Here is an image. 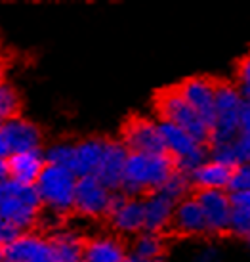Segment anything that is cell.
Listing matches in <instances>:
<instances>
[{
    "mask_svg": "<svg viewBox=\"0 0 250 262\" xmlns=\"http://www.w3.org/2000/svg\"><path fill=\"white\" fill-rule=\"evenodd\" d=\"M176 170V163L168 153H130L120 191L132 197H145L162 189Z\"/></svg>",
    "mask_w": 250,
    "mask_h": 262,
    "instance_id": "cell-1",
    "label": "cell"
},
{
    "mask_svg": "<svg viewBox=\"0 0 250 262\" xmlns=\"http://www.w3.org/2000/svg\"><path fill=\"white\" fill-rule=\"evenodd\" d=\"M42 203L35 186L6 180L0 184V219L12 222L21 232H33L38 228L42 216Z\"/></svg>",
    "mask_w": 250,
    "mask_h": 262,
    "instance_id": "cell-2",
    "label": "cell"
},
{
    "mask_svg": "<svg viewBox=\"0 0 250 262\" xmlns=\"http://www.w3.org/2000/svg\"><path fill=\"white\" fill-rule=\"evenodd\" d=\"M246 107H248V103L239 92L235 82H231V80L218 82L214 117L210 123V144L237 142Z\"/></svg>",
    "mask_w": 250,
    "mask_h": 262,
    "instance_id": "cell-3",
    "label": "cell"
},
{
    "mask_svg": "<svg viewBox=\"0 0 250 262\" xmlns=\"http://www.w3.org/2000/svg\"><path fill=\"white\" fill-rule=\"evenodd\" d=\"M77 182H79V176L71 168L46 165L38 182L35 184L42 209L59 219L73 214Z\"/></svg>",
    "mask_w": 250,
    "mask_h": 262,
    "instance_id": "cell-4",
    "label": "cell"
},
{
    "mask_svg": "<svg viewBox=\"0 0 250 262\" xmlns=\"http://www.w3.org/2000/svg\"><path fill=\"white\" fill-rule=\"evenodd\" d=\"M155 117L189 132L193 138L210 146V126L180 94L178 86L162 88L155 96Z\"/></svg>",
    "mask_w": 250,
    "mask_h": 262,
    "instance_id": "cell-5",
    "label": "cell"
},
{
    "mask_svg": "<svg viewBox=\"0 0 250 262\" xmlns=\"http://www.w3.org/2000/svg\"><path fill=\"white\" fill-rule=\"evenodd\" d=\"M161 123V134L164 142V151L168 153L172 161L176 163V168L185 174L199 167L201 163L208 159V144L193 138L189 132L180 128L172 123Z\"/></svg>",
    "mask_w": 250,
    "mask_h": 262,
    "instance_id": "cell-6",
    "label": "cell"
},
{
    "mask_svg": "<svg viewBox=\"0 0 250 262\" xmlns=\"http://www.w3.org/2000/svg\"><path fill=\"white\" fill-rule=\"evenodd\" d=\"M117 191L107 188L97 176H82L77 182L73 214L86 220H107Z\"/></svg>",
    "mask_w": 250,
    "mask_h": 262,
    "instance_id": "cell-7",
    "label": "cell"
},
{
    "mask_svg": "<svg viewBox=\"0 0 250 262\" xmlns=\"http://www.w3.org/2000/svg\"><path fill=\"white\" fill-rule=\"evenodd\" d=\"M118 140L130 153H166L157 117L132 115L122 124Z\"/></svg>",
    "mask_w": 250,
    "mask_h": 262,
    "instance_id": "cell-8",
    "label": "cell"
},
{
    "mask_svg": "<svg viewBox=\"0 0 250 262\" xmlns=\"http://www.w3.org/2000/svg\"><path fill=\"white\" fill-rule=\"evenodd\" d=\"M107 224L111 232L120 237H136L138 233L145 230L143 199L117 191L109 216H107Z\"/></svg>",
    "mask_w": 250,
    "mask_h": 262,
    "instance_id": "cell-9",
    "label": "cell"
},
{
    "mask_svg": "<svg viewBox=\"0 0 250 262\" xmlns=\"http://www.w3.org/2000/svg\"><path fill=\"white\" fill-rule=\"evenodd\" d=\"M4 251L8 262H58L50 235L38 230L23 232Z\"/></svg>",
    "mask_w": 250,
    "mask_h": 262,
    "instance_id": "cell-10",
    "label": "cell"
},
{
    "mask_svg": "<svg viewBox=\"0 0 250 262\" xmlns=\"http://www.w3.org/2000/svg\"><path fill=\"white\" fill-rule=\"evenodd\" d=\"M180 94L184 96V100L193 110L197 111L203 119H205L208 126L212 123L214 117V103H216V88H218V80H212L210 77H187L182 82L176 84Z\"/></svg>",
    "mask_w": 250,
    "mask_h": 262,
    "instance_id": "cell-11",
    "label": "cell"
},
{
    "mask_svg": "<svg viewBox=\"0 0 250 262\" xmlns=\"http://www.w3.org/2000/svg\"><path fill=\"white\" fill-rule=\"evenodd\" d=\"M170 233H174L178 237H187V239L208 235L205 212H203V207H201L197 195H189L182 201H178L172 226H170Z\"/></svg>",
    "mask_w": 250,
    "mask_h": 262,
    "instance_id": "cell-12",
    "label": "cell"
},
{
    "mask_svg": "<svg viewBox=\"0 0 250 262\" xmlns=\"http://www.w3.org/2000/svg\"><path fill=\"white\" fill-rule=\"evenodd\" d=\"M203 212H205L208 235H226L231 224V193L221 191H197Z\"/></svg>",
    "mask_w": 250,
    "mask_h": 262,
    "instance_id": "cell-13",
    "label": "cell"
},
{
    "mask_svg": "<svg viewBox=\"0 0 250 262\" xmlns=\"http://www.w3.org/2000/svg\"><path fill=\"white\" fill-rule=\"evenodd\" d=\"M0 130L6 138L12 155L44 147V136H42L40 126L27 117L19 115L15 119H10L4 124H0Z\"/></svg>",
    "mask_w": 250,
    "mask_h": 262,
    "instance_id": "cell-14",
    "label": "cell"
},
{
    "mask_svg": "<svg viewBox=\"0 0 250 262\" xmlns=\"http://www.w3.org/2000/svg\"><path fill=\"white\" fill-rule=\"evenodd\" d=\"M130 255L124 237L113 232L90 235L84 241L82 262H122Z\"/></svg>",
    "mask_w": 250,
    "mask_h": 262,
    "instance_id": "cell-15",
    "label": "cell"
},
{
    "mask_svg": "<svg viewBox=\"0 0 250 262\" xmlns=\"http://www.w3.org/2000/svg\"><path fill=\"white\" fill-rule=\"evenodd\" d=\"M128 155H130V151L126 149L124 144H122L120 140L107 138L102 165H99V168H97L96 176L107 186V188L113 189V191H120Z\"/></svg>",
    "mask_w": 250,
    "mask_h": 262,
    "instance_id": "cell-16",
    "label": "cell"
},
{
    "mask_svg": "<svg viewBox=\"0 0 250 262\" xmlns=\"http://www.w3.org/2000/svg\"><path fill=\"white\" fill-rule=\"evenodd\" d=\"M143 199V216H145V232L164 233L170 232L174 211L178 201H174L170 195H166L162 189L153 191Z\"/></svg>",
    "mask_w": 250,
    "mask_h": 262,
    "instance_id": "cell-17",
    "label": "cell"
},
{
    "mask_svg": "<svg viewBox=\"0 0 250 262\" xmlns=\"http://www.w3.org/2000/svg\"><path fill=\"white\" fill-rule=\"evenodd\" d=\"M46 155L44 147L29 149V151L14 153L8 157V167H10V180L25 186H35L38 178L46 168Z\"/></svg>",
    "mask_w": 250,
    "mask_h": 262,
    "instance_id": "cell-18",
    "label": "cell"
},
{
    "mask_svg": "<svg viewBox=\"0 0 250 262\" xmlns=\"http://www.w3.org/2000/svg\"><path fill=\"white\" fill-rule=\"evenodd\" d=\"M107 138L99 136H88L74 142V157H73V170L74 174L82 176H96L97 168L102 165L103 151H105Z\"/></svg>",
    "mask_w": 250,
    "mask_h": 262,
    "instance_id": "cell-19",
    "label": "cell"
},
{
    "mask_svg": "<svg viewBox=\"0 0 250 262\" xmlns=\"http://www.w3.org/2000/svg\"><path fill=\"white\" fill-rule=\"evenodd\" d=\"M231 170L233 168L208 157L205 163H201L195 170L189 172V180L197 191H221V189L228 191Z\"/></svg>",
    "mask_w": 250,
    "mask_h": 262,
    "instance_id": "cell-20",
    "label": "cell"
},
{
    "mask_svg": "<svg viewBox=\"0 0 250 262\" xmlns=\"http://www.w3.org/2000/svg\"><path fill=\"white\" fill-rule=\"evenodd\" d=\"M50 239L58 262H82L86 237L81 232H77L74 228L61 226L59 230L50 233Z\"/></svg>",
    "mask_w": 250,
    "mask_h": 262,
    "instance_id": "cell-21",
    "label": "cell"
},
{
    "mask_svg": "<svg viewBox=\"0 0 250 262\" xmlns=\"http://www.w3.org/2000/svg\"><path fill=\"white\" fill-rule=\"evenodd\" d=\"M128 249H130V255L143 262H162L166 253V237L162 233L143 230L136 237H132Z\"/></svg>",
    "mask_w": 250,
    "mask_h": 262,
    "instance_id": "cell-22",
    "label": "cell"
},
{
    "mask_svg": "<svg viewBox=\"0 0 250 262\" xmlns=\"http://www.w3.org/2000/svg\"><path fill=\"white\" fill-rule=\"evenodd\" d=\"M229 233L241 239L250 237V193H231Z\"/></svg>",
    "mask_w": 250,
    "mask_h": 262,
    "instance_id": "cell-23",
    "label": "cell"
},
{
    "mask_svg": "<svg viewBox=\"0 0 250 262\" xmlns=\"http://www.w3.org/2000/svg\"><path fill=\"white\" fill-rule=\"evenodd\" d=\"M21 107L23 102L17 88L8 80H0V124L21 115Z\"/></svg>",
    "mask_w": 250,
    "mask_h": 262,
    "instance_id": "cell-24",
    "label": "cell"
},
{
    "mask_svg": "<svg viewBox=\"0 0 250 262\" xmlns=\"http://www.w3.org/2000/svg\"><path fill=\"white\" fill-rule=\"evenodd\" d=\"M46 163L54 165V167H73V157H74V142L71 140H56L44 146Z\"/></svg>",
    "mask_w": 250,
    "mask_h": 262,
    "instance_id": "cell-25",
    "label": "cell"
},
{
    "mask_svg": "<svg viewBox=\"0 0 250 262\" xmlns=\"http://www.w3.org/2000/svg\"><path fill=\"white\" fill-rule=\"evenodd\" d=\"M208 157L214 161H218L221 165H226L229 168H235L241 161L239 155V147L237 142H218V144H210L208 146Z\"/></svg>",
    "mask_w": 250,
    "mask_h": 262,
    "instance_id": "cell-26",
    "label": "cell"
},
{
    "mask_svg": "<svg viewBox=\"0 0 250 262\" xmlns=\"http://www.w3.org/2000/svg\"><path fill=\"white\" fill-rule=\"evenodd\" d=\"M191 180H189V174H185L182 170H176L174 174L168 178V182L162 186V191L170 195L174 201H182L185 197L191 195Z\"/></svg>",
    "mask_w": 250,
    "mask_h": 262,
    "instance_id": "cell-27",
    "label": "cell"
},
{
    "mask_svg": "<svg viewBox=\"0 0 250 262\" xmlns=\"http://www.w3.org/2000/svg\"><path fill=\"white\" fill-rule=\"evenodd\" d=\"M228 191L229 193H250V163H239L231 170Z\"/></svg>",
    "mask_w": 250,
    "mask_h": 262,
    "instance_id": "cell-28",
    "label": "cell"
},
{
    "mask_svg": "<svg viewBox=\"0 0 250 262\" xmlns=\"http://www.w3.org/2000/svg\"><path fill=\"white\" fill-rule=\"evenodd\" d=\"M233 82L237 84L239 92L243 94V98L250 105V50L246 52L239 61H237L235 80H233Z\"/></svg>",
    "mask_w": 250,
    "mask_h": 262,
    "instance_id": "cell-29",
    "label": "cell"
},
{
    "mask_svg": "<svg viewBox=\"0 0 250 262\" xmlns=\"http://www.w3.org/2000/svg\"><path fill=\"white\" fill-rule=\"evenodd\" d=\"M237 147H239V155L243 163H250V105L244 111L243 124H241V132L237 136Z\"/></svg>",
    "mask_w": 250,
    "mask_h": 262,
    "instance_id": "cell-30",
    "label": "cell"
},
{
    "mask_svg": "<svg viewBox=\"0 0 250 262\" xmlns=\"http://www.w3.org/2000/svg\"><path fill=\"white\" fill-rule=\"evenodd\" d=\"M21 233H23L21 230H19V228H15L12 222L0 219V247L2 249L10 247V245H12V243L21 235Z\"/></svg>",
    "mask_w": 250,
    "mask_h": 262,
    "instance_id": "cell-31",
    "label": "cell"
},
{
    "mask_svg": "<svg viewBox=\"0 0 250 262\" xmlns=\"http://www.w3.org/2000/svg\"><path fill=\"white\" fill-rule=\"evenodd\" d=\"M193 262H221V251L216 245L206 243L195 253Z\"/></svg>",
    "mask_w": 250,
    "mask_h": 262,
    "instance_id": "cell-32",
    "label": "cell"
},
{
    "mask_svg": "<svg viewBox=\"0 0 250 262\" xmlns=\"http://www.w3.org/2000/svg\"><path fill=\"white\" fill-rule=\"evenodd\" d=\"M6 180H10V167L6 157H0V184H4Z\"/></svg>",
    "mask_w": 250,
    "mask_h": 262,
    "instance_id": "cell-33",
    "label": "cell"
},
{
    "mask_svg": "<svg viewBox=\"0 0 250 262\" xmlns=\"http://www.w3.org/2000/svg\"><path fill=\"white\" fill-rule=\"evenodd\" d=\"M12 153H10V147H8V142L6 138H4V134H2V130H0V157H10Z\"/></svg>",
    "mask_w": 250,
    "mask_h": 262,
    "instance_id": "cell-34",
    "label": "cell"
},
{
    "mask_svg": "<svg viewBox=\"0 0 250 262\" xmlns=\"http://www.w3.org/2000/svg\"><path fill=\"white\" fill-rule=\"evenodd\" d=\"M122 262H143V260H140V258H136V256H132V255H128Z\"/></svg>",
    "mask_w": 250,
    "mask_h": 262,
    "instance_id": "cell-35",
    "label": "cell"
},
{
    "mask_svg": "<svg viewBox=\"0 0 250 262\" xmlns=\"http://www.w3.org/2000/svg\"><path fill=\"white\" fill-rule=\"evenodd\" d=\"M0 262H6V251L0 247Z\"/></svg>",
    "mask_w": 250,
    "mask_h": 262,
    "instance_id": "cell-36",
    "label": "cell"
},
{
    "mask_svg": "<svg viewBox=\"0 0 250 262\" xmlns=\"http://www.w3.org/2000/svg\"><path fill=\"white\" fill-rule=\"evenodd\" d=\"M246 241H248V247H250V237H248V239H246Z\"/></svg>",
    "mask_w": 250,
    "mask_h": 262,
    "instance_id": "cell-37",
    "label": "cell"
},
{
    "mask_svg": "<svg viewBox=\"0 0 250 262\" xmlns=\"http://www.w3.org/2000/svg\"><path fill=\"white\" fill-rule=\"evenodd\" d=\"M0 80H4V79H2V77H0Z\"/></svg>",
    "mask_w": 250,
    "mask_h": 262,
    "instance_id": "cell-38",
    "label": "cell"
},
{
    "mask_svg": "<svg viewBox=\"0 0 250 262\" xmlns=\"http://www.w3.org/2000/svg\"><path fill=\"white\" fill-rule=\"evenodd\" d=\"M6 262H8V260H6Z\"/></svg>",
    "mask_w": 250,
    "mask_h": 262,
    "instance_id": "cell-39",
    "label": "cell"
}]
</instances>
